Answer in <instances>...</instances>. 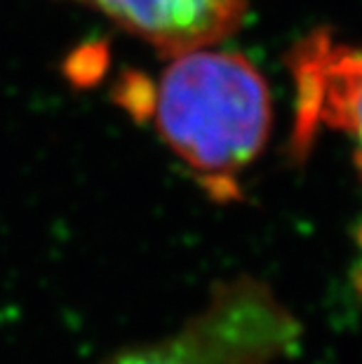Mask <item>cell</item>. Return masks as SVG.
<instances>
[{
	"label": "cell",
	"instance_id": "cell-1",
	"mask_svg": "<svg viewBox=\"0 0 362 364\" xmlns=\"http://www.w3.org/2000/svg\"><path fill=\"white\" fill-rule=\"evenodd\" d=\"M120 106L149 120L212 200L240 198V179L271 132V90L238 52L214 48L169 57L156 82L132 75L118 90Z\"/></svg>",
	"mask_w": 362,
	"mask_h": 364
},
{
	"label": "cell",
	"instance_id": "cell-2",
	"mask_svg": "<svg viewBox=\"0 0 362 364\" xmlns=\"http://www.w3.org/2000/svg\"><path fill=\"white\" fill-rule=\"evenodd\" d=\"M302 324L264 282L235 277L174 334L113 355L104 364H273L299 350Z\"/></svg>",
	"mask_w": 362,
	"mask_h": 364
},
{
	"label": "cell",
	"instance_id": "cell-3",
	"mask_svg": "<svg viewBox=\"0 0 362 364\" xmlns=\"http://www.w3.org/2000/svg\"><path fill=\"white\" fill-rule=\"evenodd\" d=\"M294 82V122L289 151L304 160L322 132L348 139L362 169V45L313 31L287 52Z\"/></svg>",
	"mask_w": 362,
	"mask_h": 364
},
{
	"label": "cell",
	"instance_id": "cell-4",
	"mask_svg": "<svg viewBox=\"0 0 362 364\" xmlns=\"http://www.w3.org/2000/svg\"><path fill=\"white\" fill-rule=\"evenodd\" d=\"M167 57L214 48L233 36L254 0H73Z\"/></svg>",
	"mask_w": 362,
	"mask_h": 364
}]
</instances>
